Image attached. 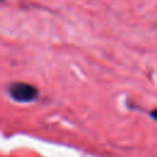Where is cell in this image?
<instances>
[{
	"instance_id": "1",
	"label": "cell",
	"mask_w": 157,
	"mask_h": 157,
	"mask_svg": "<svg viewBox=\"0 0 157 157\" xmlns=\"http://www.w3.org/2000/svg\"><path fill=\"white\" fill-rule=\"evenodd\" d=\"M10 97L20 103H28L37 99L39 92L36 86L26 82H13L7 87Z\"/></svg>"
},
{
	"instance_id": "2",
	"label": "cell",
	"mask_w": 157,
	"mask_h": 157,
	"mask_svg": "<svg viewBox=\"0 0 157 157\" xmlns=\"http://www.w3.org/2000/svg\"><path fill=\"white\" fill-rule=\"evenodd\" d=\"M150 115H151V118H152V119L157 120V108H156V109H153V110H151Z\"/></svg>"
}]
</instances>
